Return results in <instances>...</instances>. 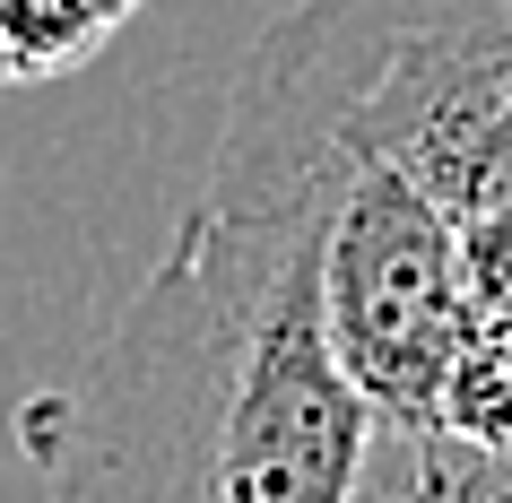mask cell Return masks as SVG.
I'll return each mask as SVG.
<instances>
[{
	"instance_id": "obj_1",
	"label": "cell",
	"mask_w": 512,
	"mask_h": 503,
	"mask_svg": "<svg viewBox=\"0 0 512 503\" xmlns=\"http://www.w3.org/2000/svg\"><path fill=\"white\" fill-rule=\"evenodd\" d=\"M348 183L287 200L200 191L79 382L18 399L44 503H348L374 408L322 321V243Z\"/></svg>"
},
{
	"instance_id": "obj_2",
	"label": "cell",
	"mask_w": 512,
	"mask_h": 503,
	"mask_svg": "<svg viewBox=\"0 0 512 503\" xmlns=\"http://www.w3.org/2000/svg\"><path fill=\"white\" fill-rule=\"evenodd\" d=\"M512 131V0H296L243 61L209 191L287 200L356 157L434 174Z\"/></svg>"
},
{
	"instance_id": "obj_3",
	"label": "cell",
	"mask_w": 512,
	"mask_h": 503,
	"mask_svg": "<svg viewBox=\"0 0 512 503\" xmlns=\"http://www.w3.org/2000/svg\"><path fill=\"white\" fill-rule=\"evenodd\" d=\"M322 321L374 417H460V382L478 347V269L443 200L391 157H356L330 209Z\"/></svg>"
},
{
	"instance_id": "obj_4",
	"label": "cell",
	"mask_w": 512,
	"mask_h": 503,
	"mask_svg": "<svg viewBox=\"0 0 512 503\" xmlns=\"http://www.w3.org/2000/svg\"><path fill=\"white\" fill-rule=\"evenodd\" d=\"M348 503H512V443L452 417L434 425L374 417V443H365Z\"/></svg>"
},
{
	"instance_id": "obj_5",
	"label": "cell",
	"mask_w": 512,
	"mask_h": 503,
	"mask_svg": "<svg viewBox=\"0 0 512 503\" xmlns=\"http://www.w3.org/2000/svg\"><path fill=\"white\" fill-rule=\"evenodd\" d=\"M148 0H0V87L70 79L131 27Z\"/></svg>"
}]
</instances>
